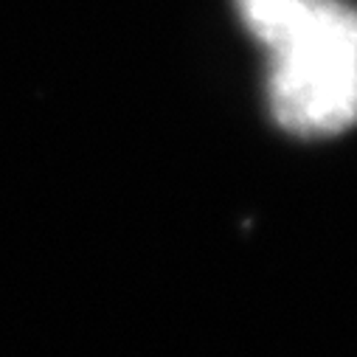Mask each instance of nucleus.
<instances>
[{"mask_svg":"<svg viewBox=\"0 0 357 357\" xmlns=\"http://www.w3.org/2000/svg\"><path fill=\"white\" fill-rule=\"evenodd\" d=\"M264 96L273 121L298 138H329L357 124V6L324 0L267 51Z\"/></svg>","mask_w":357,"mask_h":357,"instance_id":"obj_1","label":"nucleus"},{"mask_svg":"<svg viewBox=\"0 0 357 357\" xmlns=\"http://www.w3.org/2000/svg\"><path fill=\"white\" fill-rule=\"evenodd\" d=\"M321 3L324 0H234V9L248 34L264 51H271L298 31Z\"/></svg>","mask_w":357,"mask_h":357,"instance_id":"obj_2","label":"nucleus"}]
</instances>
